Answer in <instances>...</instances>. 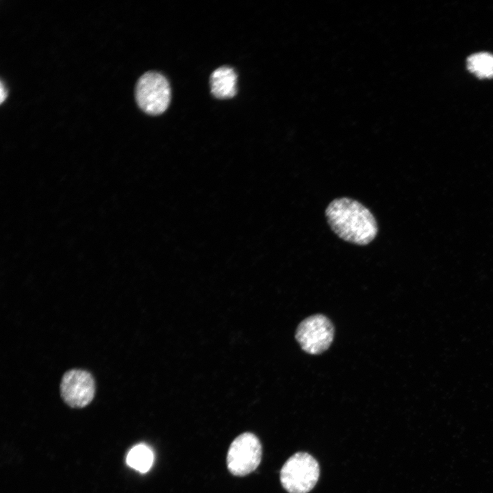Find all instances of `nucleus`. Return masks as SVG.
<instances>
[{
	"label": "nucleus",
	"mask_w": 493,
	"mask_h": 493,
	"mask_svg": "<svg viewBox=\"0 0 493 493\" xmlns=\"http://www.w3.org/2000/svg\"><path fill=\"white\" fill-rule=\"evenodd\" d=\"M325 216L332 231L343 240L366 245L378 233L377 223L371 212L359 201L347 197L333 200Z\"/></svg>",
	"instance_id": "obj_1"
},
{
	"label": "nucleus",
	"mask_w": 493,
	"mask_h": 493,
	"mask_svg": "<svg viewBox=\"0 0 493 493\" xmlns=\"http://www.w3.org/2000/svg\"><path fill=\"white\" fill-rule=\"evenodd\" d=\"M320 474L317 461L299 452L290 457L280 471V481L289 493H307L315 486Z\"/></svg>",
	"instance_id": "obj_2"
},
{
	"label": "nucleus",
	"mask_w": 493,
	"mask_h": 493,
	"mask_svg": "<svg viewBox=\"0 0 493 493\" xmlns=\"http://www.w3.org/2000/svg\"><path fill=\"white\" fill-rule=\"evenodd\" d=\"M136 102L144 112L157 115L163 113L170 101V88L161 73L149 71L138 80L135 91Z\"/></svg>",
	"instance_id": "obj_3"
},
{
	"label": "nucleus",
	"mask_w": 493,
	"mask_h": 493,
	"mask_svg": "<svg viewBox=\"0 0 493 493\" xmlns=\"http://www.w3.org/2000/svg\"><path fill=\"white\" fill-rule=\"evenodd\" d=\"M262 458L259 439L251 433L240 434L231 442L227 453V464L236 476H244L255 470Z\"/></svg>",
	"instance_id": "obj_4"
},
{
	"label": "nucleus",
	"mask_w": 493,
	"mask_h": 493,
	"mask_svg": "<svg viewBox=\"0 0 493 493\" xmlns=\"http://www.w3.org/2000/svg\"><path fill=\"white\" fill-rule=\"evenodd\" d=\"M333 335L334 329L331 320L323 314H315L299 324L295 337L303 351L316 355L329 347Z\"/></svg>",
	"instance_id": "obj_5"
},
{
	"label": "nucleus",
	"mask_w": 493,
	"mask_h": 493,
	"mask_svg": "<svg viewBox=\"0 0 493 493\" xmlns=\"http://www.w3.org/2000/svg\"><path fill=\"white\" fill-rule=\"evenodd\" d=\"M95 393L92 375L82 369H71L62 376L60 394L64 403L72 408H82L89 405Z\"/></svg>",
	"instance_id": "obj_6"
},
{
	"label": "nucleus",
	"mask_w": 493,
	"mask_h": 493,
	"mask_svg": "<svg viewBox=\"0 0 493 493\" xmlns=\"http://www.w3.org/2000/svg\"><path fill=\"white\" fill-rule=\"evenodd\" d=\"M237 75L229 66H221L213 71L210 84L212 94L218 99L233 97L236 94Z\"/></svg>",
	"instance_id": "obj_7"
},
{
	"label": "nucleus",
	"mask_w": 493,
	"mask_h": 493,
	"mask_svg": "<svg viewBox=\"0 0 493 493\" xmlns=\"http://www.w3.org/2000/svg\"><path fill=\"white\" fill-rule=\"evenodd\" d=\"M467 69L479 79L493 78V54L481 51L466 59Z\"/></svg>",
	"instance_id": "obj_8"
},
{
	"label": "nucleus",
	"mask_w": 493,
	"mask_h": 493,
	"mask_svg": "<svg viewBox=\"0 0 493 493\" xmlns=\"http://www.w3.org/2000/svg\"><path fill=\"white\" fill-rule=\"evenodd\" d=\"M126 462L131 468L144 473L152 466L153 453L147 446L138 444L129 451Z\"/></svg>",
	"instance_id": "obj_9"
},
{
	"label": "nucleus",
	"mask_w": 493,
	"mask_h": 493,
	"mask_svg": "<svg viewBox=\"0 0 493 493\" xmlns=\"http://www.w3.org/2000/svg\"><path fill=\"white\" fill-rule=\"evenodd\" d=\"M0 89H1L0 101H1V103H2V102L4 101V99H5V97H6V90H5V88H4V86H3V82H2V81H1V88H0Z\"/></svg>",
	"instance_id": "obj_10"
}]
</instances>
